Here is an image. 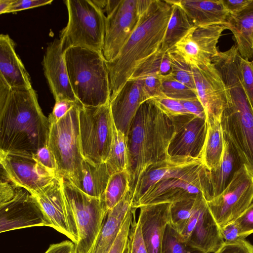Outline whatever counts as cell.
I'll list each match as a JSON object with an SVG mask.
<instances>
[{
  "instance_id": "1",
  "label": "cell",
  "mask_w": 253,
  "mask_h": 253,
  "mask_svg": "<svg viewBox=\"0 0 253 253\" xmlns=\"http://www.w3.org/2000/svg\"><path fill=\"white\" fill-rule=\"evenodd\" d=\"M49 131L35 90L13 89L0 79V151L35 154L47 145Z\"/></svg>"
},
{
  "instance_id": "2",
  "label": "cell",
  "mask_w": 253,
  "mask_h": 253,
  "mask_svg": "<svg viewBox=\"0 0 253 253\" xmlns=\"http://www.w3.org/2000/svg\"><path fill=\"white\" fill-rule=\"evenodd\" d=\"M174 132L171 119L152 99L140 106L127 136V170L130 173L132 199L142 175L148 168L169 159L168 150Z\"/></svg>"
},
{
  "instance_id": "3",
  "label": "cell",
  "mask_w": 253,
  "mask_h": 253,
  "mask_svg": "<svg viewBox=\"0 0 253 253\" xmlns=\"http://www.w3.org/2000/svg\"><path fill=\"white\" fill-rule=\"evenodd\" d=\"M169 0H152L118 56L107 65L115 97L135 69L161 47L172 11Z\"/></svg>"
},
{
  "instance_id": "4",
  "label": "cell",
  "mask_w": 253,
  "mask_h": 253,
  "mask_svg": "<svg viewBox=\"0 0 253 253\" xmlns=\"http://www.w3.org/2000/svg\"><path fill=\"white\" fill-rule=\"evenodd\" d=\"M151 186L135 203L132 208L154 204L173 203L196 198L204 195L211 200L213 191L210 171L202 159L168 160L155 164L151 170Z\"/></svg>"
},
{
  "instance_id": "5",
  "label": "cell",
  "mask_w": 253,
  "mask_h": 253,
  "mask_svg": "<svg viewBox=\"0 0 253 253\" xmlns=\"http://www.w3.org/2000/svg\"><path fill=\"white\" fill-rule=\"evenodd\" d=\"M219 72L227 91V106L221 118L224 138L241 165L253 175V111L244 91L236 62L226 63Z\"/></svg>"
},
{
  "instance_id": "6",
  "label": "cell",
  "mask_w": 253,
  "mask_h": 253,
  "mask_svg": "<svg viewBox=\"0 0 253 253\" xmlns=\"http://www.w3.org/2000/svg\"><path fill=\"white\" fill-rule=\"evenodd\" d=\"M69 81L80 104L97 107L110 102L109 71L102 52L71 46L64 50Z\"/></svg>"
},
{
  "instance_id": "7",
  "label": "cell",
  "mask_w": 253,
  "mask_h": 253,
  "mask_svg": "<svg viewBox=\"0 0 253 253\" xmlns=\"http://www.w3.org/2000/svg\"><path fill=\"white\" fill-rule=\"evenodd\" d=\"M81 104H75L57 122L49 120L47 145L56 162L58 175L79 188L83 179L82 154L79 126Z\"/></svg>"
},
{
  "instance_id": "8",
  "label": "cell",
  "mask_w": 253,
  "mask_h": 253,
  "mask_svg": "<svg viewBox=\"0 0 253 253\" xmlns=\"http://www.w3.org/2000/svg\"><path fill=\"white\" fill-rule=\"evenodd\" d=\"M64 2L68 21L60 35L64 50L78 46L102 52L106 22L104 11L92 0H66Z\"/></svg>"
},
{
  "instance_id": "9",
  "label": "cell",
  "mask_w": 253,
  "mask_h": 253,
  "mask_svg": "<svg viewBox=\"0 0 253 253\" xmlns=\"http://www.w3.org/2000/svg\"><path fill=\"white\" fill-rule=\"evenodd\" d=\"M63 188L78 231L74 253H93L108 211L103 197L89 196L64 178Z\"/></svg>"
},
{
  "instance_id": "10",
  "label": "cell",
  "mask_w": 253,
  "mask_h": 253,
  "mask_svg": "<svg viewBox=\"0 0 253 253\" xmlns=\"http://www.w3.org/2000/svg\"><path fill=\"white\" fill-rule=\"evenodd\" d=\"M79 126L81 150L84 159L93 163L105 162L113 134V119L110 102L97 107L81 105Z\"/></svg>"
},
{
  "instance_id": "11",
  "label": "cell",
  "mask_w": 253,
  "mask_h": 253,
  "mask_svg": "<svg viewBox=\"0 0 253 253\" xmlns=\"http://www.w3.org/2000/svg\"><path fill=\"white\" fill-rule=\"evenodd\" d=\"M152 0H107L103 54L113 61L137 27L144 11Z\"/></svg>"
},
{
  "instance_id": "12",
  "label": "cell",
  "mask_w": 253,
  "mask_h": 253,
  "mask_svg": "<svg viewBox=\"0 0 253 253\" xmlns=\"http://www.w3.org/2000/svg\"><path fill=\"white\" fill-rule=\"evenodd\" d=\"M253 201V175L245 165H242L223 191L207 202L211 212L221 227L235 220Z\"/></svg>"
},
{
  "instance_id": "13",
  "label": "cell",
  "mask_w": 253,
  "mask_h": 253,
  "mask_svg": "<svg viewBox=\"0 0 253 253\" xmlns=\"http://www.w3.org/2000/svg\"><path fill=\"white\" fill-rule=\"evenodd\" d=\"M0 171L15 185L30 193L42 189L60 177L31 154L0 151Z\"/></svg>"
},
{
  "instance_id": "14",
  "label": "cell",
  "mask_w": 253,
  "mask_h": 253,
  "mask_svg": "<svg viewBox=\"0 0 253 253\" xmlns=\"http://www.w3.org/2000/svg\"><path fill=\"white\" fill-rule=\"evenodd\" d=\"M174 132L169 144V158L175 160L201 159L207 132L206 120L187 114L170 118Z\"/></svg>"
},
{
  "instance_id": "15",
  "label": "cell",
  "mask_w": 253,
  "mask_h": 253,
  "mask_svg": "<svg viewBox=\"0 0 253 253\" xmlns=\"http://www.w3.org/2000/svg\"><path fill=\"white\" fill-rule=\"evenodd\" d=\"M63 180L60 176L42 189L30 193L47 217L51 227L65 235L76 245L78 231L72 211L65 201Z\"/></svg>"
},
{
  "instance_id": "16",
  "label": "cell",
  "mask_w": 253,
  "mask_h": 253,
  "mask_svg": "<svg viewBox=\"0 0 253 253\" xmlns=\"http://www.w3.org/2000/svg\"><path fill=\"white\" fill-rule=\"evenodd\" d=\"M225 30H227L226 24L195 26L171 50L180 55L191 66L211 64L219 52L217 44Z\"/></svg>"
},
{
  "instance_id": "17",
  "label": "cell",
  "mask_w": 253,
  "mask_h": 253,
  "mask_svg": "<svg viewBox=\"0 0 253 253\" xmlns=\"http://www.w3.org/2000/svg\"><path fill=\"white\" fill-rule=\"evenodd\" d=\"M191 66L197 96L205 109L206 121L221 122L227 106V91L220 74L212 63Z\"/></svg>"
},
{
  "instance_id": "18",
  "label": "cell",
  "mask_w": 253,
  "mask_h": 253,
  "mask_svg": "<svg viewBox=\"0 0 253 253\" xmlns=\"http://www.w3.org/2000/svg\"><path fill=\"white\" fill-rule=\"evenodd\" d=\"M51 224L31 194L22 188L12 200L0 205V232Z\"/></svg>"
},
{
  "instance_id": "19",
  "label": "cell",
  "mask_w": 253,
  "mask_h": 253,
  "mask_svg": "<svg viewBox=\"0 0 253 253\" xmlns=\"http://www.w3.org/2000/svg\"><path fill=\"white\" fill-rule=\"evenodd\" d=\"M64 50L60 39L48 44L42 61L44 74L55 101L67 99L79 103L69 81Z\"/></svg>"
},
{
  "instance_id": "20",
  "label": "cell",
  "mask_w": 253,
  "mask_h": 253,
  "mask_svg": "<svg viewBox=\"0 0 253 253\" xmlns=\"http://www.w3.org/2000/svg\"><path fill=\"white\" fill-rule=\"evenodd\" d=\"M149 99L141 80H129L118 94L110 100L114 124L126 137L139 107Z\"/></svg>"
},
{
  "instance_id": "21",
  "label": "cell",
  "mask_w": 253,
  "mask_h": 253,
  "mask_svg": "<svg viewBox=\"0 0 253 253\" xmlns=\"http://www.w3.org/2000/svg\"><path fill=\"white\" fill-rule=\"evenodd\" d=\"M171 203H163L139 208V221L148 253H162V244L167 226L170 223Z\"/></svg>"
},
{
  "instance_id": "22",
  "label": "cell",
  "mask_w": 253,
  "mask_h": 253,
  "mask_svg": "<svg viewBox=\"0 0 253 253\" xmlns=\"http://www.w3.org/2000/svg\"><path fill=\"white\" fill-rule=\"evenodd\" d=\"M0 79L13 89L32 87L29 74L15 49V43L7 34L0 35Z\"/></svg>"
},
{
  "instance_id": "23",
  "label": "cell",
  "mask_w": 253,
  "mask_h": 253,
  "mask_svg": "<svg viewBox=\"0 0 253 253\" xmlns=\"http://www.w3.org/2000/svg\"><path fill=\"white\" fill-rule=\"evenodd\" d=\"M186 242L203 253H214L224 243L220 227L211 212L207 204Z\"/></svg>"
},
{
  "instance_id": "24",
  "label": "cell",
  "mask_w": 253,
  "mask_h": 253,
  "mask_svg": "<svg viewBox=\"0 0 253 253\" xmlns=\"http://www.w3.org/2000/svg\"><path fill=\"white\" fill-rule=\"evenodd\" d=\"M178 1L193 24L198 27L226 24L230 15L221 0Z\"/></svg>"
},
{
  "instance_id": "25",
  "label": "cell",
  "mask_w": 253,
  "mask_h": 253,
  "mask_svg": "<svg viewBox=\"0 0 253 253\" xmlns=\"http://www.w3.org/2000/svg\"><path fill=\"white\" fill-rule=\"evenodd\" d=\"M130 191L108 211L93 253H108L112 247L128 212L132 208Z\"/></svg>"
},
{
  "instance_id": "26",
  "label": "cell",
  "mask_w": 253,
  "mask_h": 253,
  "mask_svg": "<svg viewBox=\"0 0 253 253\" xmlns=\"http://www.w3.org/2000/svg\"><path fill=\"white\" fill-rule=\"evenodd\" d=\"M226 25L234 36L240 55L250 60L253 57V0L238 13L229 15Z\"/></svg>"
},
{
  "instance_id": "27",
  "label": "cell",
  "mask_w": 253,
  "mask_h": 253,
  "mask_svg": "<svg viewBox=\"0 0 253 253\" xmlns=\"http://www.w3.org/2000/svg\"><path fill=\"white\" fill-rule=\"evenodd\" d=\"M170 1L172 4L171 14L160 48L164 52L172 49L195 26L178 0Z\"/></svg>"
},
{
  "instance_id": "28",
  "label": "cell",
  "mask_w": 253,
  "mask_h": 253,
  "mask_svg": "<svg viewBox=\"0 0 253 253\" xmlns=\"http://www.w3.org/2000/svg\"><path fill=\"white\" fill-rule=\"evenodd\" d=\"M206 121L207 132L201 159L210 171H215L219 168L222 159L224 138L221 122Z\"/></svg>"
},
{
  "instance_id": "29",
  "label": "cell",
  "mask_w": 253,
  "mask_h": 253,
  "mask_svg": "<svg viewBox=\"0 0 253 253\" xmlns=\"http://www.w3.org/2000/svg\"><path fill=\"white\" fill-rule=\"evenodd\" d=\"M82 173L79 189L92 197L101 198L111 175L106 162L93 163L84 159Z\"/></svg>"
},
{
  "instance_id": "30",
  "label": "cell",
  "mask_w": 253,
  "mask_h": 253,
  "mask_svg": "<svg viewBox=\"0 0 253 253\" xmlns=\"http://www.w3.org/2000/svg\"><path fill=\"white\" fill-rule=\"evenodd\" d=\"M237 160L238 161L229 143L224 138L223 153L220 166L217 170L210 171L213 198L220 194L230 181L236 170L234 169Z\"/></svg>"
},
{
  "instance_id": "31",
  "label": "cell",
  "mask_w": 253,
  "mask_h": 253,
  "mask_svg": "<svg viewBox=\"0 0 253 253\" xmlns=\"http://www.w3.org/2000/svg\"><path fill=\"white\" fill-rule=\"evenodd\" d=\"M112 144L105 162L111 174L127 169L128 165L127 137L113 123Z\"/></svg>"
},
{
  "instance_id": "32",
  "label": "cell",
  "mask_w": 253,
  "mask_h": 253,
  "mask_svg": "<svg viewBox=\"0 0 253 253\" xmlns=\"http://www.w3.org/2000/svg\"><path fill=\"white\" fill-rule=\"evenodd\" d=\"M170 73L171 63L168 52L159 49L139 65L129 80H139L151 76H166Z\"/></svg>"
},
{
  "instance_id": "33",
  "label": "cell",
  "mask_w": 253,
  "mask_h": 253,
  "mask_svg": "<svg viewBox=\"0 0 253 253\" xmlns=\"http://www.w3.org/2000/svg\"><path fill=\"white\" fill-rule=\"evenodd\" d=\"M130 173L127 169L111 174L103 197L108 211L115 207L130 191Z\"/></svg>"
},
{
  "instance_id": "34",
  "label": "cell",
  "mask_w": 253,
  "mask_h": 253,
  "mask_svg": "<svg viewBox=\"0 0 253 253\" xmlns=\"http://www.w3.org/2000/svg\"><path fill=\"white\" fill-rule=\"evenodd\" d=\"M168 54L171 63V76L196 93L192 66L174 51L170 50Z\"/></svg>"
},
{
  "instance_id": "35",
  "label": "cell",
  "mask_w": 253,
  "mask_h": 253,
  "mask_svg": "<svg viewBox=\"0 0 253 253\" xmlns=\"http://www.w3.org/2000/svg\"><path fill=\"white\" fill-rule=\"evenodd\" d=\"M161 250L162 253H203L181 240L179 234L170 223L166 227Z\"/></svg>"
},
{
  "instance_id": "36",
  "label": "cell",
  "mask_w": 253,
  "mask_h": 253,
  "mask_svg": "<svg viewBox=\"0 0 253 253\" xmlns=\"http://www.w3.org/2000/svg\"><path fill=\"white\" fill-rule=\"evenodd\" d=\"M196 198L171 203L170 224L179 234L182 232L192 215Z\"/></svg>"
},
{
  "instance_id": "37",
  "label": "cell",
  "mask_w": 253,
  "mask_h": 253,
  "mask_svg": "<svg viewBox=\"0 0 253 253\" xmlns=\"http://www.w3.org/2000/svg\"><path fill=\"white\" fill-rule=\"evenodd\" d=\"M161 81L163 93L168 97L178 100L198 98L192 89L175 80L170 74L161 77Z\"/></svg>"
},
{
  "instance_id": "38",
  "label": "cell",
  "mask_w": 253,
  "mask_h": 253,
  "mask_svg": "<svg viewBox=\"0 0 253 253\" xmlns=\"http://www.w3.org/2000/svg\"><path fill=\"white\" fill-rule=\"evenodd\" d=\"M238 65L242 84L253 111V60H246L238 56Z\"/></svg>"
},
{
  "instance_id": "39",
  "label": "cell",
  "mask_w": 253,
  "mask_h": 253,
  "mask_svg": "<svg viewBox=\"0 0 253 253\" xmlns=\"http://www.w3.org/2000/svg\"><path fill=\"white\" fill-rule=\"evenodd\" d=\"M136 209L132 208L128 212L118 236L108 253H129L128 236Z\"/></svg>"
},
{
  "instance_id": "40",
  "label": "cell",
  "mask_w": 253,
  "mask_h": 253,
  "mask_svg": "<svg viewBox=\"0 0 253 253\" xmlns=\"http://www.w3.org/2000/svg\"><path fill=\"white\" fill-rule=\"evenodd\" d=\"M155 105L168 117L171 118L180 115L190 114L179 100L166 96L151 99Z\"/></svg>"
},
{
  "instance_id": "41",
  "label": "cell",
  "mask_w": 253,
  "mask_h": 253,
  "mask_svg": "<svg viewBox=\"0 0 253 253\" xmlns=\"http://www.w3.org/2000/svg\"><path fill=\"white\" fill-rule=\"evenodd\" d=\"M129 253H148L143 238L140 223L135 219V212L133 214L129 236Z\"/></svg>"
},
{
  "instance_id": "42",
  "label": "cell",
  "mask_w": 253,
  "mask_h": 253,
  "mask_svg": "<svg viewBox=\"0 0 253 253\" xmlns=\"http://www.w3.org/2000/svg\"><path fill=\"white\" fill-rule=\"evenodd\" d=\"M0 205L13 199L23 188L10 181L2 172H0Z\"/></svg>"
},
{
  "instance_id": "43",
  "label": "cell",
  "mask_w": 253,
  "mask_h": 253,
  "mask_svg": "<svg viewBox=\"0 0 253 253\" xmlns=\"http://www.w3.org/2000/svg\"><path fill=\"white\" fill-rule=\"evenodd\" d=\"M32 156L34 159L47 169L59 176L58 174L55 160L47 145L41 148Z\"/></svg>"
},
{
  "instance_id": "44",
  "label": "cell",
  "mask_w": 253,
  "mask_h": 253,
  "mask_svg": "<svg viewBox=\"0 0 253 253\" xmlns=\"http://www.w3.org/2000/svg\"><path fill=\"white\" fill-rule=\"evenodd\" d=\"M143 87L150 99L165 96L162 91L161 77L151 76L141 79Z\"/></svg>"
},
{
  "instance_id": "45",
  "label": "cell",
  "mask_w": 253,
  "mask_h": 253,
  "mask_svg": "<svg viewBox=\"0 0 253 253\" xmlns=\"http://www.w3.org/2000/svg\"><path fill=\"white\" fill-rule=\"evenodd\" d=\"M214 253H253V245L246 240L225 242Z\"/></svg>"
},
{
  "instance_id": "46",
  "label": "cell",
  "mask_w": 253,
  "mask_h": 253,
  "mask_svg": "<svg viewBox=\"0 0 253 253\" xmlns=\"http://www.w3.org/2000/svg\"><path fill=\"white\" fill-rule=\"evenodd\" d=\"M235 221L245 238L253 233V202Z\"/></svg>"
},
{
  "instance_id": "47",
  "label": "cell",
  "mask_w": 253,
  "mask_h": 253,
  "mask_svg": "<svg viewBox=\"0 0 253 253\" xmlns=\"http://www.w3.org/2000/svg\"><path fill=\"white\" fill-rule=\"evenodd\" d=\"M221 234L225 242H236L246 239L235 220L227 223L220 227Z\"/></svg>"
},
{
  "instance_id": "48",
  "label": "cell",
  "mask_w": 253,
  "mask_h": 253,
  "mask_svg": "<svg viewBox=\"0 0 253 253\" xmlns=\"http://www.w3.org/2000/svg\"><path fill=\"white\" fill-rule=\"evenodd\" d=\"M51 0H12L6 13L15 12L52 3Z\"/></svg>"
},
{
  "instance_id": "49",
  "label": "cell",
  "mask_w": 253,
  "mask_h": 253,
  "mask_svg": "<svg viewBox=\"0 0 253 253\" xmlns=\"http://www.w3.org/2000/svg\"><path fill=\"white\" fill-rule=\"evenodd\" d=\"M77 103L67 99H60L55 101L52 112L48 116V120L57 122L64 117L69 110Z\"/></svg>"
},
{
  "instance_id": "50",
  "label": "cell",
  "mask_w": 253,
  "mask_h": 253,
  "mask_svg": "<svg viewBox=\"0 0 253 253\" xmlns=\"http://www.w3.org/2000/svg\"><path fill=\"white\" fill-rule=\"evenodd\" d=\"M179 101L190 114L206 120L205 109L198 98Z\"/></svg>"
},
{
  "instance_id": "51",
  "label": "cell",
  "mask_w": 253,
  "mask_h": 253,
  "mask_svg": "<svg viewBox=\"0 0 253 253\" xmlns=\"http://www.w3.org/2000/svg\"><path fill=\"white\" fill-rule=\"evenodd\" d=\"M230 15H235L243 10L252 0H221Z\"/></svg>"
},
{
  "instance_id": "52",
  "label": "cell",
  "mask_w": 253,
  "mask_h": 253,
  "mask_svg": "<svg viewBox=\"0 0 253 253\" xmlns=\"http://www.w3.org/2000/svg\"><path fill=\"white\" fill-rule=\"evenodd\" d=\"M75 244L72 241H64L50 245L44 253H74Z\"/></svg>"
},
{
  "instance_id": "53",
  "label": "cell",
  "mask_w": 253,
  "mask_h": 253,
  "mask_svg": "<svg viewBox=\"0 0 253 253\" xmlns=\"http://www.w3.org/2000/svg\"><path fill=\"white\" fill-rule=\"evenodd\" d=\"M12 0H0V13L1 14L7 12Z\"/></svg>"
}]
</instances>
